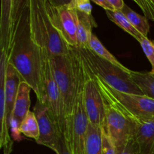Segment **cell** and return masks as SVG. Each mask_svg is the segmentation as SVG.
Instances as JSON below:
<instances>
[{
  "label": "cell",
  "mask_w": 154,
  "mask_h": 154,
  "mask_svg": "<svg viewBox=\"0 0 154 154\" xmlns=\"http://www.w3.org/2000/svg\"><path fill=\"white\" fill-rule=\"evenodd\" d=\"M102 154H117V147L108 135L105 126H102Z\"/></svg>",
  "instance_id": "603a6c76"
},
{
  "label": "cell",
  "mask_w": 154,
  "mask_h": 154,
  "mask_svg": "<svg viewBox=\"0 0 154 154\" xmlns=\"http://www.w3.org/2000/svg\"><path fill=\"white\" fill-rule=\"evenodd\" d=\"M29 27L32 40L50 57L66 56L70 47L50 20L45 0H29Z\"/></svg>",
  "instance_id": "3957f363"
},
{
  "label": "cell",
  "mask_w": 154,
  "mask_h": 154,
  "mask_svg": "<svg viewBox=\"0 0 154 154\" xmlns=\"http://www.w3.org/2000/svg\"><path fill=\"white\" fill-rule=\"evenodd\" d=\"M138 42L141 45L144 54L151 64L152 69L150 72L154 74V42L149 39L147 37L142 36Z\"/></svg>",
  "instance_id": "7402d4cb"
},
{
  "label": "cell",
  "mask_w": 154,
  "mask_h": 154,
  "mask_svg": "<svg viewBox=\"0 0 154 154\" xmlns=\"http://www.w3.org/2000/svg\"><path fill=\"white\" fill-rule=\"evenodd\" d=\"M117 151V154H140L138 144L135 138L129 140L123 148Z\"/></svg>",
  "instance_id": "484cf974"
},
{
  "label": "cell",
  "mask_w": 154,
  "mask_h": 154,
  "mask_svg": "<svg viewBox=\"0 0 154 154\" xmlns=\"http://www.w3.org/2000/svg\"><path fill=\"white\" fill-rule=\"evenodd\" d=\"M69 2L45 0L47 14L56 29L69 47L77 48V25L75 9L72 8Z\"/></svg>",
  "instance_id": "9c48e42d"
},
{
  "label": "cell",
  "mask_w": 154,
  "mask_h": 154,
  "mask_svg": "<svg viewBox=\"0 0 154 154\" xmlns=\"http://www.w3.org/2000/svg\"><path fill=\"white\" fill-rule=\"evenodd\" d=\"M130 75L132 79L144 96L154 99V74L150 72H140L132 71Z\"/></svg>",
  "instance_id": "e0dca14e"
},
{
  "label": "cell",
  "mask_w": 154,
  "mask_h": 154,
  "mask_svg": "<svg viewBox=\"0 0 154 154\" xmlns=\"http://www.w3.org/2000/svg\"><path fill=\"white\" fill-rule=\"evenodd\" d=\"M76 12V25H77V48H88V44L92 35L93 27L97 26L96 21L93 16H90L79 11L75 10Z\"/></svg>",
  "instance_id": "5bb4252c"
},
{
  "label": "cell",
  "mask_w": 154,
  "mask_h": 154,
  "mask_svg": "<svg viewBox=\"0 0 154 154\" xmlns=\"http://www.w3.org/2000/svg\"><path fill=\"white\" fill-rule=\"evenodd\" d=\"M153 154H154V150H153Z\"/></svg>",
  "instance_id": "f546056e"
},
{
  "label": "cell",
  "mask_w": 154,
  "mask_h": 154,
  "mask_svg": "<svg viewBox=\"0 0 154 154\" xmlns=\"http://www.w3.org/2000/svg\"><path fill=\"white\" fill-rule=\"evenodd\" d=\"M135 141L140 154H153L154 150V118L137 126Z\"/></svg>",
  "instance_id": "9a60e30c"
},
{
  "label": "cell",
  "mask_w": 154,
  "mask_h": 154,
  "mask_svg": "<svg viewBox=\"0 0 154 154\" xmlns=\"http://www.w3.org/2000/svg\"><path fill=\"white\" fill-rule=\"evenodd\" d=\"M69 5L72 8L92 16V5L88 0H72Z\"/></svg>",
  "instance_id": "cb8c5ba5"
},
{
  "label": "cell",
  "mask_w": 154,
  "mask_h": 154,
  "mask_svg": "<svg viewBox=\"0 0 154 154\" xmlns=\"http://www.w3.org/2000/svg\"><path fill=\"white\" fill-rule=\"evenodd\" d=\"M20 133L25 136L38 141L39 138V127L37 118L33 111H29L20 123L19 127Z\"/></svg>",
  "instance_id": "44dd1931"
},
{
  "label": "cell",
  "mask_w": 154,
  "mask_h": 154,
  "mask_svg": "<svg viewBox=\"0 0 154 154\" xmlns=\"http://www.w3.org/2000/svg\"><path fill=\"white\" fill-rule=\"evenodd\" d=\"M33 112L35 114L39 127V138L36 143L54 150L57 141L63 134L54 122L49 110L42 102L37 100Z\"/></svg>",
  "instance_id": "8fae6325"
},
{
  "label": "cell",
  "mask_w": 154,
  "mask_h": 154,
  "mask_svg": "<svg viewBox=\"0 0 154 154\" xmlns=\"http://www.w3.org/2000/svg\"><path fill=\"white\" fill-rule=\"evenodd\" d=\"M49 59L54 78L63 99L66 132L72 118L79 87L83 61L76 48L72 47H70L69 55L49 57Z\"/></svg>",
  "instance_id": "7a4b0ae2"
},
{
  "label": "cell",
  "mask_w": 154,
  "mask_h": 154,
  "mask_svg": "<svg viewBox=\"0 0 154 154\" xmlns=\"http://www.w3.org/2000/svg\"><path fill=\"white\" fill-rule=\"evenodd\" d=\"M22 81V78L16 69L11 64L8 63L5 75V105L8 125L9 127L15 99L20 84Z\"/></svg>",
  "instance_id": "4fadbf2b"
},
{
  "label": "cell",
  "mask_w": 154,
  "mask_h": 154,
  "mask_svg": "<svg viewBox=\"0 0 154 154\" xmlns=\"http://www.w3.org/2000/svg\"><path fill=\"white\" fill-rule=\"evenodd\" d=\"M42 100L39 101L48 108L54 122L65 136L66 123L63 99L54 78L49 56L45 51L42 67Z\"/></svg>",
  "instance_id": "52a82bcc"
},
{
  "label": "cell",
  "mask_w": 154,
  "mask_h": 154,
  "mask_svg": "<svg viewBox=\"0 0 154 154\" xmlns=\"http://www.w3.org/2000/svg\"><path fill=\"white\" fill-rule=\"evenodd\" d=\"M84 101L90 123L102 127L105 124V104L103 98L96 84L94 76L86 68V66Z\"/></svg>",
  "instance_id": "30bf717a"
},
{
  "label": "cell",
  "mask_w": 154,
  "mask_h": 154,
  "mask_svg": "<svg viewBox=\"0 0 154 154\" xmlns=\"http://www.w3.org/2000/svg\"><path fill=\"white\" fill-rule=\"evenodd\" d=\"M93 76L102 95L110 99L138 126L154 118V99L144 95L141 96L117 91L100 78Z\"/></svg>",
  "instance_id": "5b68a950"
},
{
  "label": "cell",
  "mask_w": 154,
  "mask_h": 154,
  "mask_svg": "<svg viewBox=\"0 0 154 154\" xmlns=\"http://www.w3.org/2000/svg\"><path fill=\"white\" fill-rule=\"evenodd\" d=\"M85 154H102V127L90 123L86 137Z\"/></svg>",
  "instance_id": "2e32d148"
},
{
  "label": "cell",
  "mask_w": 154,
  "mask_h": 154,
  "mask_svg": "<svg viewBox=\"0 0 154 154\" xmlns=\"http://www.w3.org/2000/svg\"><path fill=\"white\" fill-rule=\"evenodd\" d=\"M14 26L8 63L42 100V76L45 51L32 40L29 27V0H14Z\"/></svg>",
  "instance_id": "6da1fadb"
},
{
  "label": "cell",
  "mask_w": 154,
  "mask_h": 154,
  "mask_svg": "<svg viewBox=\"0 0 154 154\" xmlns=\"http://www.w3.org/2000/svg\"><path fill=\"white\" fill-rule=\"evenodd\" d=\"M135 2L141 8L144 16L154 22V0H135Z\"/></svg>",
  "instance_id": "d4e9b609"
},
{
  "label": "cell",
  "mask_w": 154,
  "mask_h": 154,
  "mask_svg": "<svg viewBox=\"0 0 154 154\" xmlns=\"http://www.w3.org/2000/svg\"><path fill=\"white\" fill-rule=\"evenodd\" d=\"M95 4L103 8L105 11H114L108 0H93Z\"/></svg>",
  "instance_id": "f1b7e54d"
},
{
  "label": "cell",
  "mask_w": 154,
  "mask_h": 154,
  "mask_svg": "<svg viewBox=\"0 0 154 154\" xmlns=\"http://www.w3.org/2000/svg\"><path fill=\"white\" fill-rule=\"evenodd\" d=\"M108 2L112 7L113 10L118 11H121L126 5L123 0H108Z\"/></svg>",
  "instance_id": "83f0119b"
},
{
  "label": "cell",
  "mask_w": 154,
  "mask_h": 154,
  "mask_svg": "<svg viewBox=\"0 0 154 154\" xmlns=\"http://www.w3.org/2000/svg\"><path fill=\"white\" fill-rule=\"evenodd\" d=\"M102 96L105 111V121L103 126L117 147V150H120L129 140L135 138L138 125L106 96Z\"/></svg>",
  "instance_id": "ba28073f"
},
{
  "label": "cell",
  "mask_w": 154,
  "mask_h": 154,
  "mask_svg": "<svg viewBox=\"0 0 154 154\" xmlns=\"http://www.w3.org/2000/svg\"><path fill=\"white\" fill-rule=\"evenodd\" d=\"M32 88L25 81H22L20 84L17 94L15 99L14 106L12 112L10 126L14 133L20 134L19 127L20 123L26 116L27 113L30 111L29 107L31 104L30 101V91Z\"/></svg>",
  "instance_id": "7c38bea8"
},
{
  "label": "cell",
  "mask_w": 154,
  "mask_h": 154,
  "mask_svg": "<svg viewBox=\"0 0 154 154\" xmlns=\"http://www.w3.org/2000/svg\"><path fill=\"white\" fill-rule=\"evenodd\" d=\"M53 150L57 154H72L68 147L64 135L60 136Z\"/></svg>",
  "instance_id": "4316f807"
},
{
  "label": "cell",
  "mask_w": 154,
  "mask_h": 154,
  "mask_svg": "<svg viewBox=\"0 0 154 154\" xmlns=\"http://www.w3.org/2000/svg\"><path fill=\"white\" fill-rule=\"evenodd\" d=\"M108 17L111 20L112 22H114L116 25L129 33V35L135 38L137 41H139L140 38L142 37V35L138 32L129 23L127 18L125 17V15L121 11H105Z\"/></svg>",
  "instance_id": "ffe728a7"
},
{
  "label": "cell",
  "mask_w": 154,
  "mask_h": 154,
  "mask_svg": "<svg viewBox=\"0 0 154 154\" xmlns=\"http://www.w3.org/2000/svg\"><path fill=\"white\" fill-rule=\"evenodd\" d=\"M121 12L127 18L131 25L138 32L141 33L144 37H147V35L150 31V24L148 23V20L145 16H142L134 11L127 5H125Z\"/></svg>",
  "instance_id": "ac0fdd59"
},
{
  "label": "cell",
  "mask_w": 154,
  "mask_h": 154,
  "mask_svg": "<svg viewBox=\"0 0 154 154\" xmlns=\"http://www.w3.org/2000/svg\"><path fill=\"white\" fill-rule=\"evenodd\" d=\"M75 48L81 56L86 68L93 75L100 78L113 89L122 93L144 95L132 79L130 75L132 71H126L117 67L101 58L88 48Z\"/></svg>",
  "instance_id": "277c9868"
},
{
  "label": "cell",
  "mask_w": 154,
  "mask_h": 154,
  "mask_svg": "<svg viewBox=\"0 0 154 154\" xmlns=\"http://www.w3.org/2000/svg\"><path fill=\"white\" fill-rule=\"evenodd\" d=\"M88 49L91 50L93 52H94L96 55H98L99 57H100L101 58L104 59V60H107V61L110 62L112 64L115 65L117 67L120 68V69H123L126 71H129V69L126 67V66H123L122 63H120L118 60L116 59V57H114V56L111 54V53H110L108 50L106 49L105 46L102 44V42L99 41V39L98 38L97 36L96 35L93 34L92 35L91 38L90 39V42L88 44Z\"/></svg>",
  "instance_id": "d6986e66"
},
{
  "label": "cell",
  "mask_w": 154,
  "mask_h": 154,
  "mask_svg": "<svg viewBox=\"0 0 154 154\" xmlns=\"http://www.w3.org/2000/svg\"><path fill=\"white\" fill-rule=\"evenodd\" d=\"M83 61V60H82ZM85 83V66L83 62L81 80L70 123L65 138L72 154H85V142L89 119L86 112L84 101V87Z\"/></svg>",
  "instance_id": "8992f818"
}]
</instances>
